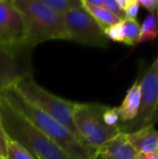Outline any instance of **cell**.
<instances>
[{"mask_svg": "<svg viewBox=\"0 0 158 159\" xmlns=\"http://www.w3.org/2000/svg\"><path fill=\"white\" fill-rule=\"evenodd\" d=\"M0 94L15 108L33 123L43 134L61 147L72 159H93L96 150L78 140L68 129L49 115L41 111L25 99L14 89H7Z\"/></svg>", "mask_w": 158, "mask_h": 159, "instance_id": "1", "label": "cell"}, {"mask_svg": "<svg viewBox=\"0 0 158 159\" xmlns=\"http://www.w3.org/2000/svg\"><path fill=\"white\" fill-rule=\"evenodd\" d=\"M0 126L6 135L16 141L35 157L72 159L61 147L43 134L0 94Z\"/></svg>", "mask_w": 158, "mask_h": 159, "instance_id": "2", "label": "cell"}, {"mask_svg": "<svg viewBox=\"0 0 158 159\" xmlns=\"http://www.w3.org/2000/svg\"><path fill=\"white\" fill-rule=\"evenodd\" d=\"M25 24V45L33 48L48 40H68L63 16L56 13L42 0H12Z\"/></svg>", "mask_w": 158, "mask_h": 159, "instance_id": "3", "label": "cell"}, {"mask_svg": "<svg viewBox=\"0 0 158 159\" xmlns=\"http://www.w3.org/2000/svg\"><path fill=\"white\" fill-rule=\"evenodd\" d=\"M14 89L23 99L59 121L78 140L86 143L74 122V109L76 102L64 100L47 91L35 82L32 74L20 78Z\"/></svg>", "mask_w": 158, "mask_h": 159, "instance_id": "4", "label": "cell"}, {"mask_svg": "<svg viewBox=\"0 0 158 159\" xmlns=\"http://www.w3.org/2000/svg\"><path fill=\"white\" fill-rule=\"evenodd\" d=\"M108 106L101 103H77L74 109V122L84 142L94 150L118 136L120 126H107L102 118Z\"/></svg>", "mask_w": 158, "mask_h": 159, "instance_id": "5", "label": "cell"}, {"mask_svg": "<svg viewBox=\"0 0 158 159\" xmlns=\"http://www.w3.org/2000/svg\"><path fill=\"white\" fill-rule=\"evenodd\" d=\"M63 20L68 40L102 48L108 47L104 31L83 7L65 13Z\"/></svg>", "mask_w": 158, "mask_h": 159, "instance_id": "6", "label": "cell"}, {"mask_svg": "<svg viewBox=\"0 0 158 159\" xmlns=\"http://www.w3.org/2000/svg\"><path fill=\"white\" fill-rule=\"evenodd\" d=\"M140 83L141 105L138 115L131 122L119 125L125 133L154 124L158 111V55Z\"/></svg>", "mask_w": 158, "mask_h": 159, "instance_id": "7", "label": "cell"}, {"mask_svg": "<svg viewBox=\"0 0 158 159\" xmlns=\"http://www.w3.org/2000/svg\"><path fill=\"white\" fill-rule=\"evenodd\" d=\"M27 47L0 45V92L10 89L22 77L31 74Z\"/></svg>", "mask_w": 158, "mask_h": 159, "instance_id": "8", "label": "cell"}, {"mask_svg": "<svg viewBox=\"0 0 158 159\" xmlns=\"http://www.w3.org/2000/svg\"><path fill=\"white\" fill-rule=\"evenodd\" d=\"M0 33L9 44L27 47L24 20L20 11L13 6L12 0H0Z\"/></svg>", "mask_w": 158, "mask_h": 159, "instance_id": "9", "label": "cell"}, {"mask_svg": "<svg viewBox=\"0 0 158 159\" xmlns=\"http://www.w3.org/2000/svg\"><path fill=\"white\" fill-rule=\"evenodd\" d=\"M125 136L137 154L158 153V131L155 129L154 124L125 133Z\"/></svg>", "mask_w": 158, "mask_h": 159, "instance_id": "10", "label": "cell"}, {"mask_svg": "<svg viewBox=\"0 0 158 159\" xmlns=\"http://www.w3.org/2000/svg\"><path fill=\"white\" fill-rule=\"evenodd\" d=\"M136 151L128 143L125 133L121 132L96 150L93 159H136Z\"/></svg>", "mask_w": 158, "mask_h": 159, "instance_id": "11", "label": "cell"}, {"mask_svg": "<svg viewBox=\"0 0 158 159\" xmlns=\"http://www.w3.org/2000/svg\"><path fill=\"white\" fill-rule=\"evenodd\" d=\"M141 105V83L136 80L128 89L121 105L117 107L120 122L127 124L131 122L138 115Z\"/></svg>", "mask_w": 158, "mask_h": 159, "instance_id": "12", "label": "cell"}, {"mask_svg": "<svg viewBox=\"0 0 158 159\" xmlns=\"http://www.w3.org/2000/svg\"><path fill=\"white\" fill-rule=\"evenodd\" d=\"M82 6L94 18V20L98 22V24L101 26V28L103 31L107 27L118 23L122 20L102 7H93L88 5L84 0H82Z\"/></svg>", "mask_w": 158, "mask_h": 159, "instance_id": "13", "label": "cell"}, {"mask_svg": "<svg viewBox=\"0 0 158 159\" xmlns=\"http://www.w3.org/2000/svg\"><path fill=\"white\" fill-rule=\"evenodd\" d=\"M158 35L157 20L155 13H150L141 26L140 35L137 45L155 40Z\"/></svg>", "mask_w": 158, "mask_h": 159, "instance_id": "14", "label": "cell"}, {"mask_svg": "<svg viewBox=\"0 0 158 159\" xmlns=\"http://www.w3.org/2000/svg\"><path fill=\"white\" fill-rule=\"evenodd\" d=\"M6 134V133H5ZM7 158L6 159H37L25 147L6 135Z\"/></svg>", "mask_w": 158, "mask_h": 159, "instance_id": "15", "label": "cell"}, {"mask_svg": "<svg viewBox=\"0 0 158 159\" xmlns=\"http://www.w3.org/2000/svg\"><path fill=\"white\" fill-rule=\"evenodd\" d=\"M123 30H124V35L125 39L124 42L128 46H134L137 44L141 26L139 22L136 20H130V19H124L122 20Z\"/></svg>", "mask_w": 158, "mask_h": 159, "instance_id": "16", "label": "cell"}, {"mask_svg": "<svg viewBox=\"0 0 158 159\" xmlns=\"http://www.w3.org/2000/svg\"><path fill=\"white\" fill-rule=\"evenodd\" d=\"M49 8L60 15H64L68 11L83 7L82 0H42Z\"/></svg>", "mask_w": 158, "mask_h": 159, "instance_id": "17", "label": "cell"}, {"mask_svg": "<svg viewBox=\"0 0 158 159\" xmlns=\"http://www.w3.org/2000/svg\"><path fill=\"white\" fill-rule=\"evenodd\" d=\"M104 34L107 39H111L115 42H124L125 35L122 25V20L118 23L113 24L104 30Z\"/></svg>", "mask_w": 158, "mask_h": 159, "instance_id": "18", "label": "cell"}, {"mask_svg": "<svg viewBox=\"0 0 158 159\" xmlns=\"http://www.w3.org/2000/svg\"><path fill=\"white\" fill-rule=\"evenodd\" d=\"M103 121L107 126L110 127H115L119 126V116L117 113V107H107V109L104 111L102 116Z\"/></svg>", "mask_w": 158, "mask_h": 159, "instance_id": "19", "label": "cell"}, {"mask_svg": "<svg viewBox=\"0 0 158 159\" xmlns=\"http://www.w3.org/2000/svg\"><path fill=\"white\" fill-rule=\"evenodd\" d=\"M102 7L109 10L111 13H113L115 16H116L120 20H123L125 19V12L120 8L116 0H103Z\"/></svg>", "mask_w": 158, "mask_h": 159, "instance_id": "20", "label": "cell"}, {"mask_svg": "<svg viewBox=\"0 0 158 159\" xmlns=\"http://www.w3.org/2000/svg\"><path fill=\"white\" fill-rule=\"evenodd\" d=\"M140 7H141L139 5L138 0H130V3L125 11V19L136 20V17L138 15Z\"/></svg>", "mask_w": 158, "mask_h": 159, "instance_id": "21", "label": "cell"}, {"mask_svg": "<svg viewBox=\"0 0 158 159\" xmlns=\"http://www.w3.org/2000/svg\"><path fill=\"white\" fill-rule=\"evenodd\" d=\"M141 7L147 9L150 13H155L157 9L158 0H138Z\"/></svg>", "mask_w": 158, "mask_h": 159, "instance_id": "22", "label": "cell"}, {"mask_svg": "<svg viewBox=\"0 0 158 159\" xmlns=\"http://www.w3.org/2000/svg\"><path fill=\"white\" fill-rule=\"evenodd\" d=\"M0 157L7 158V141L6 134L0 126Z\"/></svg>", "mask_w": 158, "mask_h": 159, "instance_id": "23", "label": "cell"}, {"mask_svg": "<svg viewBox=\"0 0 158 159\" xmlns=\"http://www.w3.org/2000/svg\"><path fill=\"white\" fill-rule=\"evenodd\" d=\"M136 159H158V153L149 154H137Z\"/></svg>", "mask_w": 158, "mask_h": 159, "instance_id": "24", "label": "cell"}, {"mask_svg": "<svg viewBox=\"0 0 158 159\" xmlns=\"http://www.w3.org/2000/svg\"><path fill=\"white\" fill-rule=\"evenodd\" d=\"M116 2H117L118 6L120 7V8L125 12L130 3V0H116Z\"/></svg>", "mask_w": 158, "mask_h": 159, "instance_id": "25", "label": "cell"}, {"mask_svg": "<svg viewBox=\"0 0 158 159\" xmlns=\"http://www.w3.org/2000/svg\"><path fill=\"white\" fill-rule=\"evenodd\" d=\"M0 45H9V46H13V45L9 44V43L5 39V37L2 35L1 33H0ZM15 47H16V46H15Z\"/></svg>", "mask_w": 158, "mask_h": 159, "instance_id": "26", "label": "cell"}, {"mask_svg": "<svg viewBox=\"0 0 158 159\" xmlns=\"http://www.w3.org/2000/svg\"><path fill=\"white\" fill-rule=\"evenodd\" d=\"M155 119H158V111H157V114H156V117H155ZM154 119V120H155Z\"/></svg>", "mask_w": 158, "mask_h": 159, "instance_id": "27", "label": "cell"}, {"mask_svg": "<svg viewBox=\"0 0 158 159\" xmlns=\"http://www.w3.org/2000/svg\"><path fill=\"white\" fill-rule=\"evenodd\" d=\"M36 158H37V159H41V158H39V157H36Z\"/></svg>", "mask_w": 158, "mask_h": 159, "instance_id": "28", "label": "cell"}, {"mask_svg": "<svg viewBox=\"0 0 158 159\" xmlns=\"http://www.w3.org/2000/svg\"><path fill=\"white\" fill-rule=\"evenodd\" d=\"M0 159H4V158H2V157H0Z\"/></svg>", "mask_w": 158, "mask_h": 159, "instance_id": "29", "label": "cell"}, {"mask_svg": "<svg viewBox=\"0 0 158 159\" xmlns=\"http://www.w3.org/2000/svg\"><path fill=\"white\" fill-rule=\"evenodd\" d=\"M157 11H158V7H157Z\"/></svg>", "mask_w": 158, "mask_h": 159, "instance_id": "30", "label": "cell"}]
</instances>
